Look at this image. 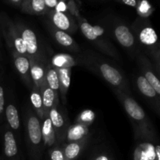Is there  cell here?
<instances>
[{
    "label": "cell",
    "mask_w": 160,
    "mask_h": 160,
    "mask_svg": "<svg viewBox=\"0 0 160 160\" xmlns=\"http://www.w3.org/2000/svg\"><path fill=\"white\" fill-rule=\"evenodd\" d=\"M80 22V29L83 35L92 42L97 47L101 48L103 52L112 56H115V52L113 48L109 45L106 38V29L99 25H92L83 18L78 20Z\"/></svg>",
    "instance_id": "obj_1"
},
{
    "label": "cell",
    "mask_w": 160,
    "mask_h": 160,
    "mask_svg": "<svg viewBox=\"0 0 160 160\" xmlns=\"http://www.w3.org/2000/svg\"><path fill=\"white\" fill-rule=\"evenodd\" d=\"M117 92H118L117 95H118L120 99L121 100L122 104H123L127 113L128 114L130 118L133 121L137 123L139 127V129L142 130L141 134L142 133L145 135H148V118L145 115V111L134 98L124 94L123 92H121L120 91H117Z\"/></svg>",
    "instance_id": "obj_2"
},
{
    "label": "cell",
    "mask_w": 160,
    "mask_h": 160,
    "mask_svg": "<svg viewBox=\"0 0 160 160\" xmlns=\"http://www.w3.org/2000/svg\"><path fill=\"white\" fill-rule=\"evenodd\" d=\"M2 28L6 43L12 51V53L17 52L23 56H28L26 46L20 33L17 31L15 23L9 20H6L5 22L3 21L2 23Z\"/></svg>",
    "instance_id": "obj_3"
},
{
    "label": "cell",
    "mask_w": 160,
    "mask_h": 160,
    "mask_svg": "<svg viewBox=\"0 0 160 160\" xmlns=\"http://www.w3.org/2000/svg\"><path fill=\"white\" fill-rule=\"evenodd\" d=\"M94 67L98 70L103 79L111 85L119 88L120 90H123L126 88V81L123 75L115 67L106 62H100L98 61H95Z\"/></svg>",
    "instance_id": "obj_4"
},
{
    "label": "cell",
    "mask_w": 160,
    "mask_h": 160,
    "mask_svg": "<svg viewBox=\"0 0 160 160\" xmlns=\"http://www.w3.org/2000/svg\"><path fill=\"white\" fill-rule=\"evenodd\" d=\"M52 25L57 29L65 32L73 33L76 31L77 25L73 17L67 12H61L51 9L48 12Z\"/></svg>",
    "instance_id": "obj_5"
},
{
    "label": "cell",
    "mask_w": 160,
    "mask_h": 160,
    "mask_svg": "<svg viewBox=\"0 0 160 160\" xmlns=\"http://www.w3.org/2000/svg\"><path fill=\"white\" fill-rule=\"evenodd\" d=\"M138 29H136L139 42L142 45L148 48L153 49L155 47H159L158 44V36L154 28L147 24L146 22L142 20H137Z\"/></svg>",
    "instance_id": "obj_6"
},
{
    "label": "cell",
    "mask_w": 160,
    "mask_h": 160,
    "mask_svg": "<svg viewBox=\"0 0 160 160\" xmlns=\"http://www.w3.org/2000/svg\"><path fill=\"white\" fill-rule=\"evenodd\" d=\"M15 25L26 46L28 57H35L38 51V45L35 33L21 23H15Z\"/></svg>",
    "instance_id": "obj_7"
},
{
    "label": "cell",
    "mask_w": 160,
    "mask_h": 160,
    "mask_svg": "<svg viewBox=\"0 0 160 160\" xmlns=\"http://www.w3.org/2000/svg\"><path fill=\"white\" fill-rule=\"evenodd\" d=\"M27 128H28V137L31 145L35 148L39 146L41 142H42V126L39 118L34 115L30 116L28 120Z\"/></svg>",
    "instance_id": "obj_8"
},
{
    "label": "cell",
    "mask_w": 160,
    "mask_h": 160,
    "mask_svg": "<svg viewBox=\"0 0 160 160\" xmlns=\"http://www.w3.org/2000/svg\"><path fill=\"white\" fill-rule=\"evenodd\" d=\"M41 94H42V103H43L44 109V118H48V113L52 107L57 106L58 101H59V95L52 90L48 85L46 82H44L42 86L40 88Z\"/></svg>",
    "instance_id": "obj_9"
},
{
    "label": "cell",
    "mask_w": 160,
    "mask_h": 160,
    "mask_svg": "<svg viewBox=\"0 0 160 160\" xmlns=\"http://www.w3.org/2000/svg\"><path fill=\"white\" fill-rule=\"evenodd\" d=\"M30 60V74L34 86L41 88L45 81V68L36 57H28Z\"/></svg>",
    "instance_id": "obj_10"
},
{
    "label": "cell",
    "mask_w": 160,
    "mask_h": 160,
    "mask_svg": "<svg viewBox=\"0 0 160 160\" xmlns=\"http://www.w3.org/2000/svg\"><path fill=\"white\" fill-rule=\"evenodd\" d=\"M14 65L16 69L23 79L28 86L31 85V78L30 74V60L26 56H23L17 52H12Z\"/></svg>",
    "instance_id": "obj_11"
},
{
    "label": "cell",
    "mask_w": 160,
    "mask_h": 160,
    "mask_svg": "<svg viewBox=\"0 0 160 160\" xmlns=\"http://www.w3.org/2000/svg\"><path fill=\"white\" fill-rule=\"evenodd\" d=\"M114 35L119 43L124 48H132L134 45V36L130 28L123 23L116 25L113 30Z\"/></svg>",
    "instance_id": "obj_12"
},
{
    "label": "cell",
    "mask_w": 160,
    "mask_h": 160,
    "mask_svg": "<svg viewBox=\"0 0 160 160\" xmlns=\"http://www.w3.org/2000/svg\"><path fill=\"white\" fill-rule=\"evenodd\" d=\"M48 118L51 120L53 128L56 132V136L58 140H62L64 135L67 134L66 131V123L63 117L56 106L52 107L48 113Z\"/></svg>",
    "instance_id": "obj_13"
},
{
    "label": "cell",
    "mask_w": 160,
    "mask_h": 160,
    "mask_svg": "<svg viewBox=\"0 0 160 160\" xmlns=\"http://www.w3.org/2000/svg\"><path fill=\"white\" fill-rule=\"evenodd\" d=\"M20 8L22 12L31 15H44L49 11L44 0H23Z\"/></svg>",
    "instance_id": "obj_14"
},
{
    "label": "cell",
    "mask_w": 160,
    "mask_h": 160,
    "mask_svg": "<svg viewBox=\"0 0 160 160\" xmlns=\"http://www.w3.org/2000/svg\"><path fill=\"white\" fill-rule=\"evenodd\" d=\"M51 33L52 34L56 42L60 45L63 46L64 48H69V50L73 52H78L80 50L79 45L76 43L74 39L68 33L60 31L55 28L54 26L51 28Z\"/></svg>",
    "instance_id": "obj_15"
},
{
    "label": "cell",
    "mask_w": 160,
    "mask_h": 160,
    "mask_svg": "<svg viewBox=\"0 0 160 160\" xmlns=\"http://www.w3.org/2000/svg\"><path fill=\"white\" fill-rule=\"evenodd\" d=\"M4 153L9 159H15L18 155V147L12 131H6L4 134Z\"/></svg>",
    "instance_id": "obj_16"
},
{
    "label": "cell",
    "mask_w": 160,
    "mask_h": 160,
    "mask_svg": "<svg viewBox=\"0 0 160 160\" xmlns=\"http://www.w3.org/2000/svg\"><path fill=\"white\" fill-rule=\"evenodd\" d=\"M88 133V126H85L82 123H77L76 124L71 126L67 130L66 134H67V141L72 142L84 138L87 136Z\"/></svg>",
    "instance_id": "obj_17"
},
{
    "label": "cell",
    "mask_w": 160,
    "mask_h": 160,
    "mask_svg": "<svg viewBox=\"0 0 160 160\" xmlns=\"http://www.w3.org/2000/svg\"><path fill=\"white\" fill-rule=\"evenodd\" d=\"M45 82L56 94L59 92V81L57 70L51 63L48 64L45 68Z\"/></svg>",
    "instance_id": "obj_18"
},
{
    "label": "cell",
    "mask_w": 160,
    "mask_h": 160,
    "mask_svg": "<svg viewBox=\"0 0 160 160\" xmlns=\"http://www.w3.org/2000/svg\"><path fill=\"white\" fill-rule=\"evenodd\" d=\"M86 138L81 139L77 142H70L68 145L65 146V148L62 149L64 155L69 160H74L80 155V153L82 151L83 148L85 145Z\"/></svg>",
    "instance_id": "obj_19"
},
{
    "label": "cell",
    "mask_w": 160,
    "mask_h": 160,
    "mask_svg": "<svg viewBox=\"0 0 160 160\" xmlns=\"http://www.w3.org/2000/svg\"><path fill=\"white\" fill-rule=\"evenodd\" d=\"M42 141L46 146H52L56 142V132L53 128L51 120L48 118H45L42 127Z\"/></svg>",
    "instance_id": "obj_20"
},
{
    "label": "cell",
    "mask_w": 160,
    "mask_h": 160,
    "mask_svg": "<svg viewBox=\"0 0 160 160\" xmlns=\"http://www.w3.org/2000/svg\"><path fill=\"white\" fill-rule=\"evenodd\" d=\"M59 75V92L62 98H65L71 81V68H56Z\"/></svg>",
    "instance_id": "obj_21"
},
{
    "label": "cell",
    "mask_w": 160,
    "mask_h": 160,
    "mask_svg": "<svg viewBox=\"0 0 160 160\" xmlns=\"http://www.w3.org/2000/svg\"><path fill=\"white\" fill-rule=\"evenodd\" d=\"M138 88L139 89L141 93L145 95L146 98H150L153 101L159 102V95L153 89V88L150 85L149 83L147 81L144 76H139L137 79Z\"/></svg>",
    "instance_id": "obj_22"
},
{
    "label": "cell",
    "mask_w": 160,
    "mask_h": 160,
    "mask_svg": "<svg viewBox=\"0 0 160 160\" xmlns=\"http://www.w3.org/2000/svg\"><path fill=\"white\" fill-rule=\"evenodd\" d=\"M51 64L56 68H71L76 65V61L70 55L57 54L52 57Z\"/></svg>",
    "instance_id": "obj_23"
},
{
    "label": "cell",
    "mask_w": 160,
    "mask_h": 160,
    "mask_svg": "<svg viewBox=\"0 0 160 160\" xmlns=\"http://www.w3.org/2000/svg\"><path fill=\"white\" fill-rule=\"evenodd\" d=\"M31 102L33 105V107L35 109L38 117L40 119H44V109L42 94H41L40 88L36 87V86H34L32 91H31Z\"/></svg>",
    "instance_id": "obj_24"
},
{
    "label": "cell",
    "mask_w": 160,
    "mask_h": 160,
    "mask_svg": "<svg viewBox=\"0 0 160 160\" xmlns=\"http://www.w3.org/2000/svg\"><path fill=\"white\" fill-rule=\"evenodd\" d=\"M6 117L8 123L13 130H18L20 128V119L17 109L12 104L8 105L6 109Z\"/></svg>",
    "instance_id": "obj_25"
},
{
    "label": "cell",
    "mask_w": 160,
    "mask_h": 160,
    "mask_svg": "<svg viewBox=\"0 0 160 160\" xmlns=\"http://www.w3.org/2000/svg\"><path fill=\"white\" fill-rule=\"evenodd\" d=\"M144 66H143V71H144V77L145 79L147 80L150 85L153 88L157 95H160V81L159 78L156 77V75L150 70V67H148V64L145 61H143Z\"/></svg>",
    "instance_id": "obj_26"
},
{
    "label": "cell",
    "mask_w": 160,
    "mask_h": 160,
    "mask_svg": "<svg viewBox=\"0 0 160 160\" xmlns=\"http://www.w3.org/2000/svg\"><path fill=\"white\" fill-rule=\"evenodd\" d=\"M95 120V113L92 110H84L79 115L78 119V123H82L85 126H89L92 124Z\"/></svg>",
    "instance_id": "obj_27"
},
{
    "label": "cell",
    "mask_w": 160,
    "mask_h": 160,
    "mask_svg": "<svg viewBox=\"0 0 160 160\" xmlns=\"http://www.w3.org/2000/svg\"><path fill=\"white\" fill-rule=\"evenodd\" d=\"M137 9L139 13H140L142 17H147L150 12H152V10L151 6H150L148 2H147L146 0L140 1Z\"/></svg>",
    "instance_id": "obj_28"
},
{
    "label": "cell",
    "mask_w": 160,
    "mask_h": 160,
    "mask_svg": "<svg viewBox=\"0 0 160 160\" xmlns=\"http://www.w3.org/2000/svg\"><path fill=\"white\" fill-rule=\"evenodd\" d=\"M50 159L51 160H69L64 155L62 149L59 148H53L50 152Z\"/></svg>",
    "instance_id": "obj_29"
},
{
    "label": "cell",
    "mask_w": 160,
    "mask_h": 160,
    "mask_svg": "<svg viewBox=\"0 0 160 160\" xmlns=\"http://www.w3.org/2000/svg\"><path fill=\"white\" fill-rule=\"evenodd\" d=\"M67 11L71 14L72 16H73L74 17H76L78 20L81 18V17L80 16L79 10L78 9V6H77L76 3L74 2L73 0H70L67 3Z\"/></svg>",
    "instance_id": "obj_30"
},
{
    "label": "cell",
    "mask_w": 160,
    "mask_h": 160,
    "mask_svg": "<svg viewBox=\"0 0 160 160\" xmlns=\"http://www.w3.org/2000/svg\"><path fill=\"white\" fill-rule=\"evenodd\" d=\"M140 146L145 150L146 154L149 157L150 160H156V155H155V147L149 143H144L140 145Z\"/></svg>",
    "instance_id": "obj_31"
},
{
    "label": "cell",
    "mask_w": 160,
    "mask_h": 160,
    "mask_svg": "<svg viewBox=\"0 0 160 160\" xmlns=\"http://www.w3.org/2000/svg\"><path fill=\"white\" fill-rule=\"evenodd\" d=\"M134 160H150L145 150L140 145L134 151Z\"/></svg>",
    "instance_id": "obj_32"
},
{
    "label": "cell",
    "mask_w": 160,
    "mask_h": 160,
    "mask_svg": "<svg viewBox=\"0 0 160 160\" xmlns=\"http://www.w3.org/2000/svg\"><path fill=\"white\" fill-rule=\"evenodd\" d=\"M55 11H57V12H68L67 11V5L66 1H62V0H59L57 5L55 7L54 9Z\"/></svg>",
    "instance_id": "obj_33"
},
{
    "label": "cell",
    "mask_w": 160,
    "mask_h": 160,
    "mask_svg": "<svg viewBox=\"0 0 160 160\" xmlns=\"http://www.w3.org/2000/svg\"><path fill=\"white\" fill-rule=\"evenodd\" d=\"M117 1L120 2L121 3H123V4L127 5V6L137 8L141 0H117Z\"/></svg>",
    "instance_id": "obj_34"
},
{
    "label": "cell",
    "mask_w": 160,
    "mask_h": 160,
    "mask_svg": "<svg viewBox=\"0 0 160 160\" xmlns=\"http://www.w3.org/2000/svg\"><path fill=\"white\" fill-rule=\"evenodd\" d=\"M4 105H5L4 90H3L2 86H0V115H1L3 112V109H4Z\"/></svg>",
    "instance_id": "obj_35"
},
{
    "label": "cell",
    "mask_w": 160,
    "mask_h": 160,
    "mask_svg": "<svg viewBox=\"0 0 160 160\" xmlns=\"http://www.w3.org/2000/svg\"><path fill=\"white\" fill-rule=\"evenodd\" d=\"M44 2H45V6H47V8H48V9H54L55 7L56 6V5H57L59 0H44Z\"/></svg>",
    "instance_id": "obj_36"
},
{
    "label": "cell",
    "mask_w": 160,
    "mask_h": 160,
    "mask_svg": "<svg viewBox=\"0 0 160 160\" xmlns=\"http://www.w3.org/2000/svg\"><path fill=\"white\" fill-rule=\"evenodd\" d=\"M155 155H156V160H160V147L159 145L155 147Z\"/></svg>",
    "instance_id": "obj_37"
},
{
    "label": "cell",
    "mask_w": 160,
    "mask_h": 160,
    "mask_svg": "<svg viewBox=\"0 0 160 160\" xmlns=\"http://www.w3.org/2000/svg\"><path fill=\"white\" fill-rule=\"evenodd\" d=\"M11 3H12L13 6H17V7H20L21 6V3L23 2V0H9Z\"/></svg>",
    "instance_id": "obj_38"
},
{
    "label": "cell",
    "mask_w": 160,
    "mask_h": 160,
    "mask_svg": "<svg viewBox=\"0 0 160 160\" xmlns=\"http://www.w3.org/2000/svg\"><path fill=\"white\" fill-rule=\"evenodd\" d=\"M95 160H110L108 156H105V155H101V156H98L97 158H95Z\"/></svg>",
    "instance_id": "obj_39"
},
{
    "label": "cell",
    "mask_w": 160,
    "mask_h": 160,
    "mask_svg": "<svg viewBox=\"0 0 160 160\" xmlns=\"http://www.w3.org/2000/svg\"><path fill=\"white\" fill-rule=\"evenodd\" d=\"M62 1H67V0H62Z\"/></svg>",
    "instance_id": "obj_40"
}]
</instances>
